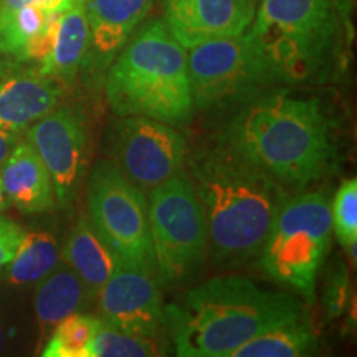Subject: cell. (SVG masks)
Returning a JSON list of instances; mask_svg holds the SVG:
<instances>
[{
	"mask_svg": "<svg viewBox=\"0 0 357 357\" xmlns=\"http://www.w3.org/2000/svg\"><path fill=\"white\" fill-rule=\"evenodd\" d=\"M189 178L202 207L213 258L242 263L260 252L276 212L288 199L280 182L230 144L195 155Z\"/></svg>",
	"mask_w": 357,
	"mask_h": 357,
	"instance_id": "6da1fadb",
	"label": "cell"
},
{
	"mask_svg": "<svg viewBox=\"0 0 357 357\" xmlns=\"http://www.w3.org/2000/svg\"><path fill=\"white\" fill-rule=\"evenodd\" d=\"M301 301L245 276H217L164 310L181 357H231L261 333L301 319Z\"/></svg>",
	"mask_w": 357,
	"mask_h": 357,
	"instance_id": "7a4b0ae2",
	"label": "cell"
},
{
	"mask_svg": "<svg viewBox=\"0 0 357 357\" xmlns=\"http://www.w3.org/2000/svg\"><path fill=\"white\" fill-rule=\"evenodd\" d=\"M229 144L280 184L294 187L323 176L333 154L319 102L283 91L240 111L230 124Z\"/></svg>",
	"mask_w": 357,
	"mask_h": 357,
	"instance_id": "3957f363",
	"label": "cell"
},
{
	"mask_svg": "<svg viewBox=\"0 0 357 357\" xmlns=\"http://www.w3.org/2000/svg\"><path fill=\"white\" fill-rule=\"evenodd\" d=\"M111 109L121 116H144L181 124L194 113L187 50L164 22L134 32L114 58L106 79Z\"/></svg>",
	"mask_w": 357,
	"mask_h": 357,
	"instance_id": "277c9868",
	"label": "cell"
},
{
	"mask_svg": "<svg viewBox=\"0 0 357 357\" xmlns=\"http://www.w3.org/2000/svg\"><path fill=\"white\" fill-rule=\"evenodd\" d=\"M333 35V0H261L245 32L275 82L310 78Z\"/></svg>",
	"mask_w": 357,
	"mask_h": 357,
	"instance_id": "5b68a950",
	"label": "cell"
},
{
	"mask_svg": "<svg viewBox=\"0 0 357 357\" xmlns=\"http://www.w3.org/2000/svg\"><path fill=\"white\" fill-rule=\"evenodd\" d=\"M331 200L321 192L288 197L260 247V266L268 278L314 300L316 278L331 247Z\"/></svg>",
	"mask_w": 357,
	"mask_h": 357,
	"instance_id": "8992f818",
	"label": "cell"
},
{
	"mask_svg": "<svg viewBox=\"0 0 357 357\" xmlns=\"http://www.w3.org/2000/svg\"><path fill=\"white\" fill-rule=\"evenodd\" d=\"M88 218L123 265L158 276L147 197L116 162L102 160L93 169Z\"/></svg>",
	"mask_w": 357,
	"mask_h": 357,
	"instance_id": "52a82bcc",
	"label": "cell"
},
{
	"mask_svg": "<svg viewBox=\"0 0 357 357\" xmlns=\"http://www.w3.org/2000/svg\"><path fill=\"white\" fill-rule=\"evenodd\" d=\"M151 240L162 283L184 278L202 260L207 227L189 176L178 172L149 190Z\"/></svg>",
	"mask_w": 357,
	"mask_h": 357,
	"instance_id": "ba28073f",
	"label": "cell"
},
{
	"mask_svg": "<svg viewBox=\"0 0 357 357\" xmlns=\"http://www.w3.org/2000/svg\"><path fill=\"white\" fill-rule=\"evenodd\" d=\"M187 52L197 108H212L275 82L245 33L205 42Z\"/></svg>",
	"mask_w": 357,
	"mask_h": 357,
	"instance_id": "9c48e42d",
	"label": "cell"
},
{
	"mask_svg": "<svg viewBox=\"0 0 357 357\" xmlns=\"http://www.w3.org/2000/svg\"><path fill=\"white\" fill-rule=\"evenodd\" d=\"M118 166L142 190H151L184 169L187 142L172 124L124 116L114 128Z\"/></svg>",
	"mask_w": 357,
	"mask_h": 357,
	"instance_id": "30bf717a",
	"label": "cell"
},
{
	"mask_svg": "<svg viewBox=\"0 0 357 357\" xmlns=\"http://www.w3.org/2000/svg\"><path fill=\"white\" fill-rule=\"evenodd\" d=\"M26 141L50 174L56 205L66 207L75 197L84 162V128L68 108H55L35 121Z\"/></svg>",
	"mask_w": 357,
	"mask_h": 357,
	"instance_id": "8fae6325",
	"label": "cell"
},
{
	"mask_svg": "<svg viewBox=\"0 0 357 357\" xmlns=\"http://www.w3.org/2000/svg\"><path fill=\"white\" fill-rule=\"evenodd\" d=\"M102 323L153 339L164 321L158 276L119 263L98 293Z\"/></svg>",
	"mask_w": 357,
	"mask_h": 357,
	"instance_id": "7c38bea8",
	"label": "cell"
},
{
	"mask_svg": "<svg viewBox=\"0 0 357 357\" xmlns=\"http://www.w3.org/2000/svg\"><path fill=\"white\" fill-rule=\"evenodd\" d=\"M257 0H164V25L185 50L247 32Z\"/></svg>",
	"mask_w": 357,
	"mask_h": 357,
	"instance_id": "4fadbf2b",
	"label": "cell"
},
{
	"mask_svg": "<svg viewBox=\"0 0 357 357\" xmlns=\"http://www.w3.org/2000/svg\"><path fill=\"white\" fill-rule=\"evenodd\" d=\"M61 96V83L37 68L0 65V129L17 134L25 131L55 109Z\"/></svg>",
	"mask_w": 357,
	"mask_h": 357,
	"instance_id": "5bb4252c",
	"label": "cell"
},
{
	"mask_svg": "<svg viewBox=\"0 0 357 357\" xmlns=\"http://www.w3.org/2000/svg\"><path fill=\"white\" fill-rule=\"evenodd\" d=\"M154 0H83L89 50L98 65H109L153 8Z\"/></svg>",
	"mask_w": 357,
	"mask_h": 357,
	"instance_id": "9a60e30c",
	"label": "cell"
},
{
	"mask_svg": "<svg viewBox=\"0 0 357 357\" xmlns=\"http://www.w3.org/2000/svg\"><path fill=\"white\" fill-rule=\"evenodd\" d=\"M0 177L8 202L20 212H48L56 205L50 174L29 141L17 142L0 166Z\"/></svg>",
	"mask_w": 357,
	"mask_h": 357,
	"instance_id": "2e32d148",
	"label": "cell"
},
{
	"mask_svg": "<svg viewBox=\"0 0 357 357\" xmlns=\"http://www.w3.org/2000/svg\"><path fill=\"white\" fill-rule=\"evenodd\" d=\"M89 52V26L83 0L58 15L50 52L38 63V71L58 83H70Z\"/></svg>",
	"mask_w": 357,
	"mask_h": 357,
	"instance_id": "e0dca14e",
	"label": "cell"
},
{
	"mask_svg": "<svg viewBox=\"0 0 357 357\" xmlns=\"http://www.w3.org/2000/svg\"><path fill=\"white\" fill-rule=\"evenodd\" d=\"M60 260L79 276L95 296L121 263L93 229L88 215H82L75 223L60 253Z\"/></svg>",
	"mask_w": 357,
	"mask_h": 357,
	"instance_id": "ac0fdd59",
	"label": "cell"
},
{
	"mask_svg": "<svg viewBox=\"0 0 357 357\" xmlns=\"http://www.w3.org/2000/svg\"><path fill=\"white\" fill-rule=\"evenodd\" d=\"M95 298L68 265H56L37 283L33 298L35 316L43 331L75 312H82Z\"/></svg>",
	"mask_w": 357,
	"mask_h": 357,
	"instance_id": "d6986e66",
	"label": "cell"
},
{
	"mask_svg": "<svg viewBox=\"0 0 357 357\" xmlns=\"http://www.w3.org/2000/svg\"><path fill=\"white\" fill-rule=\"evenodd\" d=\"M60 263L55 236L47 231H24L22 240L6 266V278L12 284H37Z\"/></svg>",
	"mask_w": 357,
	"mask_h": 357,
	"instance_id": "ffe728a7",
	"label": "cell"
},
{
	"mask_svg": "<svg viewBox=\"0 0 357 357\" xmlns=\"http://www.w3.org/2000/svg\"><path fill=\"white\" fill-rule=\"evenodd\" d=\"M318 347V337L301 319L276 326L250 339L231 357H301L310 356Z\"/></svg>",
	"mask_w": 357,
	"mask_h": 357,
	"instance_id": "44dd1931",
	"label": "cell"
},
{
	"mask_svg": "<svg viewBox=\"0 0 357 357\" xmlns=\"http://www.w3.org/2000/svg\"><path fill=\"white\" fill-rule=\"evenodd\" d=\"M50 13L37 6H24L0 12V53L19 60L29 43L45 29Z\"/></svg>",
	"mask_w": 357,
	"mask_h": 357,
	"instance_id": "7402d4cb",
	"label": "cell"
},
{
	"mask_svg": "<svg viewBox=\"0 0 357 357\" xmlns=\"http://www.w3.org/2000/svg\"><path fill=\"white\" fill-rule=\"evenodd\" d=\"M102 326L96 316L75 312L60 321L48 342L45 344L43 357H89V346Z\"/></svg>",
	"mask_w": 357,
	"mask_h": 357,
	"instance_id": "603a6c76",
	"label": "cell"
},
{
	"mask_svg": "<svg viewBox=\"0 0 357 357\" xmlns=\"http://www.w3.org/2000/svg\"><path fill=\"white\" fill-rule=\"evenodd\" d=\"M158 356L153 339L121 331L102 323L89 346V357H149Z\"/></svg>",
	"mask_w": 357,
	"mask_h": 357,
	"instance_id": "cb8c5ba5",
	"label": "cell"
},
{
	"mask_svg": "<svg viewBox=\"0 0 357 357\" xmlns=\"http://www.w3.org/2000/svg\"><path fill=\"white\" fill-rule=\"evenodd\" d=\"M331 227L339 243L356 255L357 245V181L349 178L339 187L331 202Z\"/></svg>",
	"mask_w": 357,
	"mask_h": 357,
	"instance_id": "d4e9b609",
	"label": "cell"
},
{
	"mask_svg": "<svg viewBox=\"0 0 357 357\" xmlns=\"http://www.w3.org/2000/svg\"><path fill=\"white\" fill-rule=\"evenodd\" d=\"M22 235H24V229L20 225L8 220V218L0 217V273L10 263L13 253L19 247Z\"/></svg>",
	"mask_w": 357,
	"mask_h": 357,
	"instance_id": "484cf974",
	"label": "cell"
},
{
	"mask_svg": "<svg viewBox=\"0 0 357 357\" xmlns=\"http://www.w3.org/2000/svg\"><path fill=\"white\" fill-rule=\"evenodd\" d=\"M73 3L75 0H0V12H8L24 6H37L50 13H61Z\"/></svg>",
	"mask_w": 357,
	"mask_h": 357,
	"instance_id": "4316f807",
	"label": "cell"
},
{
	"mask_svg": "<svg viewBox=\"0 0 357 357\" xmlns=\"http://www.w3.org/2000/svg\"><path fill=\"white\" fill-rule=\"evenodd\" d=\"M19 134L3 131L0 129V166L3 164V160L8 158V154L12 153V149L15 147L17 142H19Z\"/></svg>",
	"mask_w": 357,
	"mask_h": 357,
	"instance_id": "83f0119b",
	"label": "cell"
},
{
	"mask_svg": "<svg viewBox=\"0 0 357 357\" xmlns=\"http://www.w3.org/2000/svg\"><path fill=\"white\" fill-rule=\"evenodd\" d=\"M10 207V202H8V197L6 194V190H3V184H2V177H0V212L7 211V208Z\"/></svg>",
	"mask_w": 357,
	"mask_h": 357,
	"instance_id": "f1b7e54d",
	"label": "cell"
},
{
	"mask_svg": "<svg viewBox=\"0 0 357 357\" xmlns=\"http://www.w3.org/2000/svg\"><path fill=\"white\" fill-rule=\"evenodd\" d=\"M3 342H6V329H3V321L0 318V351H2Z\"/></svg>",
	"mask_w": 357,
	"mask_h": 357,
	"instance_id": "f546056e",
	"label": "cell"
}]
</instances>
